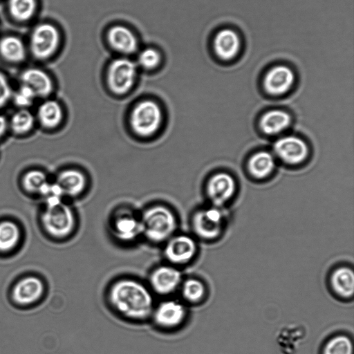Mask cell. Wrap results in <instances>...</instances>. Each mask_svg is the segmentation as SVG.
Returning a JSON list of instances; mask_svg holds the SVG:
<instances>
[{
	"label": "cell",
	"mask_w": 354,
	"mask_h": 354,
	"mask_svg": "<svg viewBox=\"0 0 354 354\" xmlns=\"http://www.w3.org/2000/svg\"><path fill=\"white\" fill-rule=\"evenodd\" d=\"M3 0H0V2L2 1Z\"/></svg>",
	"instance_id": "d590c367"
},
{
	"label": "cell",
	"mask_w": 354,
	"mask_h": 354,
	"mask_svg": "<svg viewBox=\"0 0 354 354\" xmlns=\"http://www.w3.org/2000/svg\"><path fill=\"white\" fill-rule=\"evenodd\" d=\"M30 59L42 64L53 59L62 45V33L58 26L48 19H38L30 27L25 37Z\"/></svg>",
	"instance_id": "7a4b0ae2"
},
{
	"label": "cell",
	"mask_w": 354,
	"mask_h": 354,
	"mask_svg": "<svg viewBox=\"0 0 354 354\" xmlns=\"http://www.w3.org/2000/svg\"><path fill=\"white\" fill-rule=\"evenodd\" d=\"M36 122L44 129L57 128L62 121L63 110L60 104L51 99H46L37 107L35 114Z\"/></svg>",
	"instance_id": "ffe728a7"
},
{
	"label": "cell",
	"mask_w": 354,
	"mask_h": 354,
	"mask_svg": "<svg viewBox=\"0 0 354 354\" xmlns=\"http://www.w3.org/2000/svg\"><path fill=\"white\" fill-rule=\"evenodd\" d=\"M30 59L25 37L14 32L0 34V61L10 66H21Z\"/></svg>",
	"instance_id": "5bb4252c"
},
{
	"label": "cell",
	"mask_w": 354,
	"mask_h": 354,
	"mask_svg": "<svg viewBox=\"0 0 354 354\" xmlns=\"http://www.w3.org/2000/svg\"><path fill=\"white\" fill-rule=\"evenodd\" d=\"M276 156L289 165H297L303 162L308 154L306 143L295 136H285L279 138L274 145Z\"/></svg>",
	"instance_id": "9a60e30c"
},
{
	"label": "cell",
	"mask_w": 354,
	"mask_h": 354,
	"mask_svg": "<svg viewBox=\"0 0 354 354\" xmlns=\"http://www.w3.org/2000/svg\"><path fill=\"white\" fill-rule=\"evenodd\" d=\"M36 98L35 94L29 87L19 84L18 88L13 92L12 100L19 109H28Z\"/></svg>",
	"instance_id": "1f68e13d"
},
{
	"label": "cell",
	"mask_w": 354,
	"mask_h": 354,
	"mask_svg": "<svg viewBox=\"0 0 354 354\" xmlns=\"http://www.w3.org/2000/svg\"><path fill=\"white\" fill-rule=\"evenodd\" d=\"M178 291L181 301L189 304L201 303L204 300L207 293L205 283L196 277L183 279Z\"/></svg>",
	"instance_id": "d4e9b609"
},
{
	"label": "cell",
	"mask_w": 354,
	"mask_h": 354,
	"mask_svg": "<svg viewBox=\"0 0 354 354\" xmlns=\"http://www.w3.org/2000/svg\"><path fill=\"white\" fill-rule=\"evenodd\" d=\"M275 161L273 156L268 151H259L251 156L248 167L250 174L259 179L268 176L273 171Z\"/></svg>",
	"instance_id": "484cf974"
},
{
	"label": "cell",
	"mask_w": 354,
	"mask_h": 354,
	"mask_svg": "<svg viewBox=\"0 0 354 354\" xmlns=\"http://www.w3.org/2000/svg\"><path fill=\"white\" fill-rule=\"evenodd\" d=\"M8 128L17 136H24L30 133L36 122L35 114L28 109H19L11 116Z\"/></svg>",
	"instance_id": "83f0119b"
},
{
	"label": "cell",
	"mask_w": 354,
	"mask_h": 354,
	"mask_svg": "<svg viewBox=\"0 0 354 354\" xmlns=\"http://www.w3.org/2000/svg\"><path fill=\"white\" fill-rule=\"evenodd\" d=\"M290 115L281 110H272L264 113L259 122L261 131L267 135H277L285 131L290 124Z\"/></svg>",
	"instance_id": "cb8c5ba5"
},
{
	"label": "cell",
	"mask_w": 354,
	"mask_h": 354,
	"mask_svg": "<svg viewBox=\"0 0 354 354\" xmlns=\"http://www.w3.org/2000/svg\"><path fill=\"white\" fill-rule=\"evenodd\" d=\"M8 129V122L6 118L0 114V139L2 138Z\"/></svg>",
	"instance_id": "e575fe53"
},
{
	"label": "cell",
	"mask_w": 354,
	"mask_h": 354,
	"mask_svg": "<svg viewBox=\"0 0 354 354\" xmlns=\"http://www.w3.org/2000/svg\"><path fill=\"white\" fill-rule=\"evenodd\" d=\"M41 221L48 234L61 240L73 234L77 225L73 209L62 200L46 203Z\"/></svg>",
	"instance_id": "277c9868"
},
{
	"label": "cell",
	"mask_w": 354,
	"mask_h": 354,
	"mask_svg": "<svg viewBox=\"0 0 354 354\" xmlns=\"http://www.w3.org/2000/svg\"><path fill=\"white\" fill-rule=\"evenodd\" d=\"M162 119V113L159 105L153 100H145L133 108L129 121L135 133L147 137L158 130Z\"/></svg>",
	"instance_id": "5b68a950"
},
{
	"label": "cell",
	"mask_w": 354,
	"mask_h": 354,
	"mask_svg": "<svg viewBox=\"0 0 354 354\" xmlns=\"http://www.w3.org/2000/svg\"><path fill=\"white\" fill-rule=\"evenodd\" d=\"M6 19L15 26L30 27L38 20L41 0H3Z\"/></svg>",
	"instance_id": "7c38bea8"
},
{
	"label": "cell",
	"mask_w": 354,
	"mask_h": 354,
	"mask_svg": "<svg viewBox=\"0 0 354 354\" xmlns=\"http://www.w3.org/2000/svg\"><path fill=\"white\" fill-rule=\"evenodd\" d=\"M235 188V181L230 174L218 173L209 180L207 193L212 203L218 207L224 205L232 197Z\"/></svg>",
	"instance_id": "e0dca14e"
},
{
	"label": "cell",
	"mask_w": 354,
	"mask_h": 354,
	"mask_svg": "<svg viewBox=\"0 0 354 354\" xmlns=\"http://www.w3.org/2000/svg\"><path fill=\"white\" fill-rule=\"evenodd\" d=\"M161 56L160 53L152 48H147L142 50L138 57V62L142 68L150 70L155 68L160 62Z\"/></svg>",
	"instance_id": "d6a6232c"
},
{
	"label": "cell",
	"mask_w": 354,
	"mask_h": 354,
	"mask_svg": "<svg viewBox=\"0 0 354 354\" xmlns=\"http://www.w3.org/2000/svg\"><path fill=\"white\" fill-rule=\"evenodd\" d=\"M191 226L195 236L203 241H212L221 234L223 217L216 207L201 209L193 214Z\"/></svg>",
	"instance_id": "8fae6325"
},
{
	"label": "cell",
	"mask_w": 354,
	"mask_h": 354,
	"mask_svg": "<svg viewBox=\"0 0 354 354\" xmlns=\"http://www.w3.org/2000/svg\"><path fill=\"white\" fill-rule=\"evenodd\" d=\"M142 237L149 243L163 244L176 233L178 220L169 207L156 205L147 208L140 216Z\"/></svg>",
	"instance_id": "3957f363"
},
{
	"label": "cell",
	"mask_w": 354,
	"mask_h": 354,
	"mask_svg": "<svg viewBox=\"0 0 354 354\" xmlns=\"http://www.w3.org/2000/svg\"><path fill=\"white\" fill-rule=\"evenodd\" d=\"M107 40L114 50L123 54H132L138 48L136 37L131 30L123 26L111 27L107 32Z\"/></svg>",
	"instance_id": "d6986e66"
},
{
	"label": "cell",
	"mask_w": 354,
	"mask_h": 354,
	"mask_svg": "<svg viewBox=\"0 0 354 354\" xmlns=\"http://www.w3.org/2000/svg\"><path fill=\"white\" fill-rule=\"evenodd\" d=\"M214 47L217 55L225 60L231 59L237 54L240 40L236 33L230 29L221 30L216 35Z\"/></svg>",
	"instance_id": "603a6c76"
},
{
	"label": "cell",
	"mask_w": 354,
	"mask_h": 354,
	"mask_svg": "<svg viewBox=\"0 0 354 354\" xmlns=\"http://www.w3.org/2000/svg\"><path fill=\"white\" fill-rule=\"evenodd\" d=\"M21 230L14 221H0V252H8L13 250L19 243Z\"/></svg>",
	"instance_id": "4316f807"
},
{
	"label": "cell",
	"mask_w": 354,
	"mask_h": 354,
	"mask_svg": "<svg viewBox=\"0 0 354 354\" xmlns=\"http://www.w3.org/2000/svg\"><path fill=\"white\" fill-rule=\"evenodd\" d=\"M183 280L179 268L165 263L150 272L147 285L154 295L167 297L178 291Z\"/></svg>",
	"instance_id": "ba28073f"
},
{
	"label": "cell",
	"mask_w": 354,
	"mask_h": 354,
	"mask_svg": "<svg viewBox=\"0 0 354 354\" xmlns=\"http://www.w3.org/2000/svg\"><path fill=\"white\" fill-rule=\"evenodd\" d=\"M330 283L333 291L344 299L352 297L354 292V273L346 266L335 268L330 274Z\"/></svg>",
	"instance_id": "7402d4cb"
},
{
	"label": "cell",
	"mask_w": 354,
	"mask_h": 354,
	"mask_svg": "<svg viewBox=\"0 0 354 354\" xmlns=\"http://www.w3.org/2000/svg\"><path fill=\"white\" fill-rule=\"evenodd\" d=\"M55 183L63 196L74 197L80 194L84 190L86 186V178L81 171L74 169H67L57 175Z\"/></svg>",
	"instance_id": "44dd1931"
},
{
	"label": "cell",
	"mask_w": 354,
	"mask_h": 354,
	"mask_svg": "<svg viewBox=\"0 0 354 354\" xmlns=\"http://www.w3.org/2000/svg\"><path fill=\"white\" fill-rule=\"evenodd\" d=\"M45 290L41 279L27 276L18 280L12 288V298L19 305L29 306L41 299Z\"/></svg>",
	"instance_id": "2e32d148"
},
{
	"label": "cell",
	"mask_w": 354,
	"mask_h": 354,
	"mask_svg": "<svg viewBox=\"0 0 354 354\" xmlns=\"http://www.w3.org/2000/svg\"><path fill=\"white\" fill-rule=\"evenodd\" d=\"M293 335H289L287 328H283L277 337V343L283 354H295L301 344L304 335L301 330L295 327Z\"/></svg>",
	"instance_id": "f546056e"
},
{
	"label": "cell",
	"mask_w": 354,
	"mask_h": 354,
	"mask_svg": "<svg viewBox=\"0 0 354 354\" xmlns=\"http://www.w3.org/2000/svg\"><path fill=\"white\" fill-rule=\"evenodd\" d=\"M18 80L19 84L29 87L37 98L47 99L55 89L53 77L40 64L24 66L19 74Z\"/></svg>",
	"instance_id": "4fadbf2b"
},
{
	"label": "cell",
	"mask_w": 354,
	"mask_h": 354,
	"mask_svg": "<svg viewBox=\"0 0 354 354\" xmlns=\"http://www.w3.org/2000/svg\"><path fill=\"white\" fill-rule=\"evenodd\" d=\"M187 316L185 304L167 299L155 305L150 319L160 330H176L185 323Z\"/></svg>",
	"instance_id": "52a82bcc"
},
{
	"label": "cell",
	"mask_w": 354,
	"mask_h": 354,
	"mask_svg": "<svg viewBox=\"0 0 354 354\" xmlns=\"http://www.w3.org/2000/svg\"><path fill=\"white\" fill-rule=\"evenodd\" d=\"M106 301L115 314L132 322L150 319L156 305L148 285L130 277L113 280L106 291Z\"/></svg>",
	"instance_id": "6da1fadb"
},
{
	"label": "cell",
	"mask_w": 354,
	"mask_h": 354,
	"mask_svg": "<svg viewBox=\"0 0 354 354\" xmlns=\"http://www.w3.org/2000/svg\"><path fill=\"white\" fill-rule=\"evenodd\" d=\"M162 245L167 263L179 268L191 263L198 252L195 238L187 234L176 233Z\"/></svg>",
	"instance_id": "8992f818"
},
{
	"label": "cell",
	"mask_w": 354,
	"mask_h": 354,
	"mask_svg": "<svg viewBox=\"0 0 354 354\" xmlns=\"http://www.w3.org/2000/svg\"><path fill=\"white\" fill-rule=\"evenodd\" d=\"M48 183L46 174L39 169L26 171L21 180L23 189L28 194H40Z\"/></svg>",
	"instance_id": "f1b7e54d"
},
{
	"label": "cell",
	"mask_w": 354,
	"mask_h": 354,
	"mask_svg": "<svg viewBox=\"0 0 354 354\" xmlns=\"http://www.w3.org/2000/svg\"><path fill=\"white\" fill-rule=\"evenodd\" d=\"M137 75V66L129 59L121 57L110 64L106 81L110 90L116 95H123L133 86Z\"/></svg>",
	"instance_id": "30bf717a"
},
{
	"label": "cell",
	"mask_w": 354,
	"mask_h": 354,
	"mask_svg": "<svg viewBox=\"0 0 354 354\" xmlns=\"http://www.w3.org/2000/svg\"><path fill=\"white\" fill-rule=\"evenodd\" d=\"M111 236L122 244H131L142 237L140 216L127 209L118 211L112 217L109 227Z\"/></svg>",
	"instance_id": "9c48e42d"
},
{
	"label": "cell",
	"mask_w": 354,
	"mask_h": 354,
	"mask_svg": "<svg viewBox=\"0 0 354 354\" xmlns=\"http://www.w3.org/2000/svg\"><path fill=\"white\" fill-rule=\"evenodd\" d=\"M294 74L285 66H275L266 74L263 85L266 92L272 95H281L292 87Z\"/></svg>",
	"instance_id": "ac0fdd59"
},
{
	"label": "cell",
	"mask_w": 354,
	"mask_h": 354,
	"mask_svg": "<svg viewBox=\"0 0 354 354\" xmlns=\"http://www.w3.org/2000/svg\"><path fill=\"white\" fill-rule=\"evenodd\" d=\"M351 339L345 335H338L329 339L325 344L322 354H353Z\"/></svg>",
	"instance_id": "4dcf8cb0"
},
{
	"label": "cell",
	"mask_w": 354,
	"mask_h": 354,
	"mask_svg": "<svg viewBox=\"0 0 354 354\" xmlns=\"http://www.w3.org/2000/svg\"><path fill=\"white\" fill-rule=\"evenodd\" d=\"M13 92L8 76L0 69V109L5 107L12 100Z\"/></svg>",
	"instance_id": "836d02e7"
}]
</instances>
